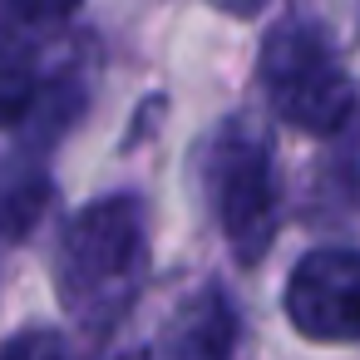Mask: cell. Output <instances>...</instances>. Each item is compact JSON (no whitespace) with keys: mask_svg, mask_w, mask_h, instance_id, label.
<instances>
[{"mask_svg":"<svg viewBox=\"0 0 360 360\" xmlns=\"http://www.w3.org/2000/svg\"><path fill=\"white\" fill-rule=\"evenodd\" d=\"M143 276L148 212L134 193H109L65 222L55 247V291L84 330H109L139 301Z\"/></svg>","mask_w":360,"mask_h":360,"instance_id":"obj_1","label":"cell"},{"mask_svg":"<svg viewBox=\"0 0 360 360\" xmlns=\"http://www.w3.org/2000/svg\"><path fill=\"white\" fill-rule=\"evenodd\" d=\"M257 84L271 114L311 139H335L360 114V89L316 20H281L257 55Z\"/></svg>","mask_w":360,"mask_h":360,"instance_id":"obj_2","label":"cell"},{"mask_svg":"<svg viewBox=\"0 0 360 360\" xmlns=\"http://www.w3.org/2000/svg\"><path fill=\"white\" fill-rule=\"evenodd\" d=\"M207 153H212L207 188H212V212L227 237V252L242 266H262L281 227V188H276L271 153L257 134L237 124H227Z\"/></svg>","mask_w":360,"mask_h":360,"instance_id":"obj_3","label":"cell"},{"mask_svg":"<svg viewBox=\"0 0 360 360\" xmlns=\"http://www.w3.org/2000/svg\"><path fill=\"white\" fill-rule=\"evenodd\" d=\"M281 311L296 335L321 345L360 340V252L355 247H316L306 252L281 291Z\"/></svg>","mask_w":360,"mask_h":360,"instance_id":"obj_4","label":"cell"},{"mask_svg":"<svg viewBox=\"0 0 360 360\" xmlns=\"http://www.w3.org/2000/svg\"><path fill=\"white\" fill-rule=\"evenodd\" d=\"M232 350H237L232 296L222 286H198L153 335L148 360H232Z\"/></svg>","mask_w":360,"mask_h":360,"instance_id":"obj_5","label":"cell"},{"mask_svg":"<svg viewBox=\"0 0 360 360\" xmlns=\"http://www.w3.org/2000/svg\"><path fill=\"white\" fill-rule=\"evenodd\" d=\"M40 104V60L30 35L0 25V129H15Z\"/></svg>","mask_w":360,"mask_h":360,"instance_id":"obj_6","label":"cell"},{"mask_svg":"<svg viewBox=\"0 0 360 360\" xmlns=\"http://www.w3.org/2000/svg\"><path fill=\"white\" fill-rule=\"evenodd\" d=\"M50 198H55V188L40 168H20V163L6 168L0 173V237H11V242L30 237V227L45 217Z\"/></svg>","mask_w":360,"mask_h":360,"instance_id":"obj_7","label":"cell"},{"mask_svg":"<svg viewBox=\"0 0 360 360\" xmlns=\"http://www.w3.org/2000/svg\"><path fill=\"white\" fill-rule=\"evenodd\" d=\"M84 0H0V25L15 30V35H30V30H55L65 25Z\"/></svg>","mask_w":360,"mask_h":360,"instance_id":"obj_8","label":"cell"},{"mask_svg":"<svg viewBox=\"0 0 360 360\" xmlns=\"http://www.w3.org/2000/svg\"><path fill=\"white\" fill-rule=\"evenodd\" d=\"M0 360H65V335L55 326H25L0 345Z\"/></svg>","mask_w":360,"mask_h":360,"instance_id":"obj_9","label":"cell"},{"mask_svg":"<svg viewBox=\"0 0 360 360\" xmlns=\"http://www.w3.org/2000/svg\"><path fill=\"white\" fill-rule=\"evenodd\" d=\"M207 6H212V11H222L227 20H257V15L271 6V0H207Z\"/></svg>","mask_w":360,"mask_h":360,"instance_id":"obj_10","label":"cell"}]
</instances>
